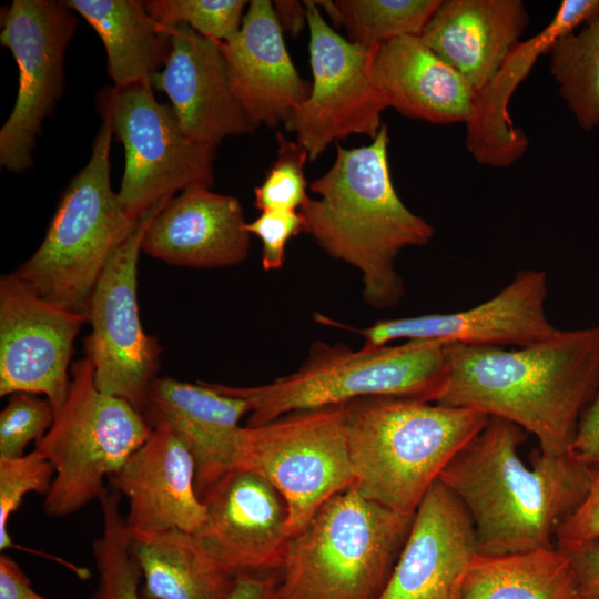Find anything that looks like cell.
Wrapping results in <instances>:
<instances>
[{
  "label": "cell",
  "mask_w": 599,
  "mask_h": 599,
  "mask_svg": "<svg viewBox=\"0 0 599 599\" xmlns=\"http://www.w3.org/2000/svg\"><path fill=\"white\" fill-rule=\"evenodd\" d=\"M448 378L437 404L508 420L548 456L569 453L599 387V325L558 329L524 347L446 344Z\"/></svg>",
  "instance_id": "6da1fadb"
},
{
  "label": "cell",
  "mask_w": 599,
  "mask_h": 599,
  "mask_svg": "<svg viewBox=\"0 0 599 599\" xmlns=\"http://www.w3.org/2000/svg\"><path fill=\"white\" fill-rule=\"evenodd\" d=\"M519 426L488 417L483 429L449 461L438 480L465 506L478 555L502 556L554 548L559 527L583 500L592 478L569 453L520 458Z\"/></svg>",
  "instance_id": "7a4b0ae2"
},
{
  "label": "cell",
  "mask_w": 599,
  "mask_h": 599,
  "mask_svg": "<svg viewBox=\"0 0 599 599\" xmlns=\"http://www.w3.org/2000/svg\"><path fill=\"white\" fill-rule=\"evenodd\" d=\"M388 142L385 124L367 145L344 149L336 142L332 166L311 184L317 197L308 196L300 210L303 232L361 273L363 297L378 309L395 306L404 296L395 266L399 253L428 244L435 234L398 196Z\"/></svg>",
  "instance_id": "3957f363"
},
{
  "label": "cell",
  "mask_w": 599,
  "mask_h": 599,
  "mask_svg": "<svg viewBox=\"0 0 599 599\" xmlns=\"http://www.w3.org/2000/svg\"><path fill=\"white\" fill-rule=\"evenodd\" d=\"M342 405L354 487L406 516L415 514L443 469L488 419L474 409L397 397Z\"/></svg>",
  "instance_id": "277c9868"
},
{
  "label": "cell",
  "mask_w": 599,
  "mask_h": 599,
  "mask_svg": "<svg viewBox=\"0 0 599 599\" xmlns=\"http://www.w3.org/2000/svg\"><path fill=\"white\" fill-rule=\"evenodd\" d=\"M414 515L368 500L354 486L336 494L288 538L272 599H375Z\"/></svg>",
  "instance_id": "5b68a950"
},
{
  "label": "cell",
  "mask_w": 599,
  "mask_h": 599,
  "mask_svg": "<svg viewBox=\"0 0 599 599\" xmlns=\"http://www.w3.org/2000/svg\"><path fill=\"white\" fill-rule=\"evenodd\" d=\"M447 378L446 344L438 341H406L359 351L318 342L296 372L272 383L247 387L204 383L245 399L250 405L246 426H257L295 410L366 397L436 403Z\"/></svg>",
  "instance_id": "8992f818"
},
{
  "label": "cell",
  "mask_w": 599,
  "mask_h": 599,
  "mask_svg": "<svg viewBox=\"0 0 599 599\" xmlns=\"http://www.w3.org/2000/svg\"><path fill=\"white\" fill-rule=\"evenodd\" d=\"M112 135L103 120L90 159L64 190L42 243L13 272L45 301L87 317L100 276L141 220L125 212L112 190Z\"/></svg>",
  "instance_id": "52a82bcc"
},
{
  "label": "cell",
  "mask_w": 599,
  "mask_h": 599,
  "mask_svg": "<svg viewBox=\"0 0 599 599\" xmlns=\"http://www.w3.org/2000/svg\"><path fill=\"white\" fill-rule=\"evenodd\" d=\"M152 426L126 400L101 392L85 356L71 365L69 394L35 449L54 466L44 496V514L63 518L78 512L105 490L116 473L152 434Z\"/></svg>",
  "instance_id": "ba28073f"
},
{
  "label": "cell",
  "mask_w": 599,
  "mask_h": 599,
  "mask_svg": "<svg viewBox=\"0 0 599 599\" xmlns=\"http://www.w3.org/2000/svg\"><path fill=\"white\" fill-rule=\"evenodd\" d=\"M236 468L258 474L280 493L290 534H296L324 502L355 484L343 405L243 427Z\"/></svg>",
  "instance_id": "9c48e42d"
},
{
  "label": "cell",
  "mask_w": 599,
  "mask_h": 599,
  "mask_svg": "<svg viewBox=\"0 0 599 599\" xmlns=\"http://www.w3.org/2000/svg\"><path fill=\"white\" fill-rule=\"evenodd\" d=\"M99 104L103 120L124 146L118 195L133 220L170 201L177 191L212 187L215 148L186 136L171 105L156 100L150 82L108 88Z\"/></svg>",
  "instance_id": "30bf717a"
},
{
  "label": "cell",
  "mask_w": 599,
  "mask_h": 599,
  "mask_svg": "<svg viewBox=\"0 0 599 599\" xmlns=\"http://www.w3.org/2000/svg\"><path fill=\"white\" fill-rule=\"evenodd\" d=\"M74 13L65 1L13 0L2 16L0 42L19 69L16 102L0 130V164L11 173L31 167L43 122L63 92Z\"/></svg>",
  "instance_id": "8fae6325"
},
{
  "label": "cell",
  "mask_w": 599,
  "mask_h": 599,
  "mask_svg": "<svg viewBox=\"0 0 599 599\" xmlns=\"http://www.w3.org/2000/svg\"><path fill=\"white\" fill-rule=\"evenodd\" d=\"M304 3L313 82L307 99L284 128L314 161L337 140L353 134L374 139L387 104L372 72L377 49L349 42L331 27L314 0Z\"/></svg>",
  "instance_id": "7c38bea8"
},
{
  "label": "cell",
  "mask_w": 599,
  "mask_h": 599,
  "mask_svg": "<svg viewBox=\"0 0 599 599\" xmlns=\"http://www.w3.org/2000/svg\"><path fill=\"white\" fill-rule=\"evenodd\" d=\"M169 202V201H167ZM163 202L144 214L116 250L89 301L87 357L97 387L142 412L150 385L158 377L161 347L142 327L138 303V263L146 227Z\"/></svg>",
  "instance_id": "4fadbf2b"
},
{
  "label": "cell",
  "mask_w": 599,
  "mask_h": 599,
  "mask_svg": "<svg viewBox=\"0 0 599 599\" xmlns=\"http://www.w3.org/2000/svg\"><path fill=\"white\" fill-rule=\"evenodd\" d=\"M84 314L45 301L16 274L0 278V396L43 395L57 413L70 389L73 343Z\"/></svg>",
  "instance_id": "5bb4252c"
},
{
  "label": "cell",
  "mask_w": 599,
  "mask_h": 599,
  "mask_svg": "<svg viewBox=\"0 0 599 599\" xmlns=\"http://www.w3.org/2000/svg\"><path fill=\"white\" fill-rule=\"evenodd\" d=\"M544 271H518L490 300L469 309L383 319L359 331L364 346L394 341H438L478 347H524L551 337L555 327L545 309Z\"/></svg>",
  "instance_id": "9a60e30c"
},
{
  "label": "cell",
  "mask_w": 599,
  "mask_h": 599,
  "mask_svg": "<svg viewBox=\"0 0 599 599\" xmlns=\"http://www.w3.org/2000/svg\"><path fill=\"white\" fill-rule=\"evenodd\" d=\"M206 522L195 535L234 577L278 570L291 537L287 506L258 474L236 468L202 500Z\"/></svg>",
  "instance_id": "2e32d148"
},
{
  "label": "cell",
  "mask_w": 599,
  "mask_h": 599,
  "mask_svg": "<svg viewBox=\"0 0 599 599\" xmlns=\"http://www.w3.org/2000/svg\"><path fill=\"white\" fill-rule=\"evenodd\" d=\"M165 31L170 54L150 83L169 97L184 134L216 149L229 136L256 130L233 90L221 42L184 24Z\"/></svg>",
  "instance_id": "e0dca14e"
},
{
  "label": "cell",
  "mask_w": 599,
  "mask_h": 599,
  "mask_svg": "<svg viewBox=\"0 0 599 599\" xmlns=\"http://www.w3.org/2000/svg\"><path fill=\"white\" fill-rule=\"evenodd\" d=\"M477 555L469 514L437 480L416 509L390 577L375 599H453Z\"/></svg>",
  "instance_id": "ac0fdd59"
},
{
  "label": "cell",
  "mask_w": 599,
  "mask_h": 599,
  "mask_svg": "<svg viewBox=\"0 0 599 599\" xmlns=\"http://www.w3.org/2000/svg\"><path fill=\"white\" fill-rule=\"evenodd\" d=\"M194 458L165 424L153 426L148 440L108 479L128 499L131 534L181 530L199 532L206 507L195 488Z\"/></svg>",
  "instance_id": "d6986e66"
},
{
  "label": "cell",
  "mask_w": 599,
  "mask_h": 599,
  "mask_svg": "<svg viewBox=\"0 0 599 599\" xmlns=\"http://www.w3.org/2000/svg\"><path fill=\"white\" fill-rule=\"evenodd\" d=\"M248 413L245 399L219 393L204 382L190 384L166 376L152 382L141 412L152 428L165 424L186 445L195 461V488L202 500L236 469L240 420Z\"/></svg>",
  "instance_id": "ffe728a7"
},
{
  "label": "cell",
  "mask_w": 599,
  "mask_h": 599,
  "mask_svg": "<svg viewBox=\"0 0 599 599\" xmlns=\"http://www.w3.org/2000/svg\"><path fill=\"white\" fill-rule=\"evenodd\" d=\"M270 0L248 2L240 31L221 42L233 90L256 128L274 129L307 99Z\"/></svg>",
  "instance_id": "44dd1931"
},
{
  "label": "cell",
  "mask_w": 599,
  "mask_h": 599,
  "mask_svg": "<svg viewBox=\"0 0 599 599\" xmlns=\"http://www.w3.org/2000/svg\"><path fill=\"white\" fill-rule=\"evenodd\" d=\"M250 235L236 197L193 187L172 197L151 220L142 252L175 266L229 267L247 258Z\"/></svg>",
  "instance_id": "7402d4cb"
},
{
  "label": "cell",
  "mask_w": 599,
  "mask_h": 599,
  "mask_svg": "<svg viewBox=\"0 0 599 599\" xmlns=\"http://www.w3.org/2000/svg\"><path fill=\"white\" fill-rule=\"evenodd\" d=\"M599 17V0H564L539 33L518 42L494 78L479 91L466 122V148L481 165L506 167L528 148L526 134L512 124L508 103L538 57L547 54L560 37L575 32Z\"/></svg>",
  "instance_id": "603a6c76"
},
{
  "label": "cell",
  "mask_w": 599,
  "mask_h": 599,
  "mask_svg": "<svg viewBox=\"0 0 599 599\" xmlns=\"http://www.w3.org/2000/svg\"><path fill=\"white\" fill-rule=\"evenodd\" d=\"M528 23L521 0H446L419 38L477 92L520 42Z\"/></svg>",
  "instance_id": "cb8c5ba5"
},
{
  "label": "cell",
  "mask_w": 599,
  "mask_h": 599,
  "mask_svg": "<svg viewBox=\"0 0 599 599\" xmlns=\"http://www.w3.org/2000/svg\"><path fill=\"white\" fill-rule=\"evenodd\" d=\"M374 80L387 104L404 116L437 124L467 122L476 91L419 37H402L379 47Z\"/></svg>",
  "instance_id": "d4e9b609"
},
{
  "label": "cell",
  "mask_w": 599,
  "mask_h": 599,
  "mask_svg": "<svg viewBox=\"0 0 599 599\" xmlns=\"http://www.w3.org/2000/svg\"><path fill=\"white\" fill-rule=\"evenodd\" d=\"M144 583L143 599H230L236 577L224 569L195 534L181 530L131 534Z\"/></svg>",
  "instance_id": "484cf974"
},
{
  "label": "cell",
  "mask_w": 599,
  "mask_h": 599,
  "mask_svg": "<svg viewBox=\"0 0 599 599\" xmlns=\"http://www.w3.org/2000/svg\"><path fill=\"white\" fill-rule=\"evenodd\" d=\"M99 34L114 87L150 82L165 64L170 37L139 0H68Z\"/></svg>",
  "instance_id": "4316f807"
},
{
  "label": "cell",
  "mask_w": 599,
  "mask_h": 599,
  "mask_svg": "<svg viewBox=\"0 0 599 599\" xmlns=\"http://www.w3.org/2000/svg\"><path fill=\"white\" fill-rule=\"evenodd\" d=\"M453 599H578V595L569 557L554 547L477 555Z\"/></svg>",
  "instance_id": "83f0119b"
},
{
  "label": "cell",
  "mask_w": 599,
  "mask_h": 599,
  "mask_svg": "<svg viewBox=\"0 0 599 599\" xmlns=\"http://www.w3.org/2000/svg\"><path fill=\"white\" fill-rule=\"evenodd\" d=\"M549 71L583 131L599 126V17L549 48Z\"/></svg>",
  "instance_id": "f1b7e54d"
},
{
  "label": "cell",
  "mask_w": 599,
  "mask_h": 599,
  "mask_svg": "<svg viewBox=\"0 0 599 599\" xmlns=\"http://www.w3.org/2000/svg\"><path fill=\"white\" fill-rule=\"evenodd\" d=\"M338 28L366 50L402 37H419L441 0H337Z\"/></svg>",
  "instance_id": "f546056e"
},
{
  "label": "cell",
  "mask_w": 599,
  "mask_h": 599,
  "mask_svg": "<svg viewBox=\"0 0 599 599\" xmlns=\"http://www.w3.org/2000/svg\"><path fill=\"white\" fill-rule=\"evenodd\" d=\"M99 501L103 527L92 544L98 583L91 599H143L139 591L142 570L131 549L120 495L105 488Z\"/></svg>",
  "instance_id": "4dcf8cb0"
},
{
  "label": "cell",
  "mask_w": 599,
  "mask_h": 599,
  "mask_svg": "<svg viewBox=\"0 0 599 599\" xmlns=\"http://www.w3.org/2000/svg\"><path fill=\"white\" fill-rule=\"evenodd\" d=\"M148 13L161 26H187L197 33L226 42L242 26L245 0H148Z\"/></svg>",
  "instance_id": "1f68e13d"
},
{
  "label": "cell",
  "mask_w": 599,
  "mask_h": 599,
  "mask_svg": "<svg viewBox=\"0 0 599 599\" xmlns=\"http://www.w3.org/2000/svg\"><path fill=\"white\" fill-rule=\"evenodd\" d=\"M277 154L261 185L254 189V205L268 210L300 211L306 202L304 165L308 161L305 149L276 132Z\"/></svg>",
  "instance_id": "d6a6232c"
},
{
  "label": "cell",
  "mask_w": 599,
  "mask_h": 599,
  "mask_svg": "<svg viewBox=\"0 0 599 599\" xmlns=\"http://www.w3.org/2000/svg\"><path fill=\"white\" fill-rule=\"evenodd\" d=\"M54 475V466L35 448L18 458H0V550L23 549L9 535V519L29 493L45 496Z\"/></svg>",
  "instance_id": "836d02e7"
},
{
  "label": "cell",
  "mask_w": 599,
  "mask_h": 599,
  "mask_svg": "<svg viewBox=\"0 0 599 599\" xmlns=\"http://www.w3.org/2000/svg\"><path fill=\"white\" fill-rule=\"evenodd\" d=\"M47 398L30 393L10 395L0 413V458H18L31 441L38 443L54 420Z\"/></svg>",
  "instance_id": "e575fe53"
},
{
  "label": "cell",
  "mask_w": 599,
  "mask_h": 599,
  "mask_svg": "<svg viewBox=\"0 0 599 599\" xmlns=\"http://www.w3.org/2000/svg\"><path fill=\"white\" fill-rule=\"evenodd\" d=\"M246 231L262 242V267L278 271L284 265L288 241L303 232V219L300 211H263L254 221L246 223Z\"/></svg>",
  "instance_id": "d590c367"
},
{
  "label": "cell",
  "mask_w": 599,
  "mask_h": 599,
  "mask_svg": "<svg viewBox=\"0 0 599 599\" xmlns=\"http://www.w3.org/2000/svg\"><path fill=\"white\" fill-rule=\"evenodd\" d=\"M596 540H599V469L592 471L583 500L562 522L555 537L556 547L565 551Z\"/></svg>",
  "instance_id": "8d00e7d4"
},
{
  "label": "cell",
  "mask_w": 599,
  "mask_h": 599,
  "mask_svg": "<svg viewBox=\"0 0 599 599\" xmlns=\"http://www.w3.org/2000/svg\"><path fill=\"white\" fill-rule=\"evenodd\" d=\"M569 454L588 467L599 465V387L579 420Z\"/></svg>",
  "instance_id": "74e56055"
},
{
  "label": "cell",
  "mask_w": 599,
  "mask_h": 599,
  "mask_svg": "<svg viewBox=\"0 0 599 599\" xmlns=\"http://www.w3.org/2000/svg\"><path fill=\"white\" fill-rule=\"evenodd\" d=\"M565 552L575 572L578 599H599V540Z\"/></svg>",
  "instance_id": "f35d334b"
},
{
  "label": "cell",
  "mask_w": 599,
  "mask_h": 599,
  "mask_svg": "<svg viewBox=\"0 0 599 599\" xmlns=\"http://www.w3.org/2000/svg\"><path fill=\"white\" fill-rule=\"evenodd\" d=\"M0 599H51L38 593L16 560L0 556Z\"/></svg>",
  "instance_id": "ab89813d"
},
{
  "label": "cell",
  "mask_w": 599,
  "mask_h": 599,
  "mask_svg": "<svg viewBox=\"0 0 599 599\" xmlns=\"http://www.w3.org/2000/svg\"><path fill=\"white\" fill-rule=\"evenodd\" d=\"M277 22L283 33L296 38L307 27V13L304 1L276 0L272 1Z\"/></svg>",
  "instance_id": "60d3db41"
},
{
  "label": "cell",
  "mask_w": 599,
  "mask_h": 599,
  "mask_svg": "<svg viewBox=\"0 0 599 599\" xmlns=\"http://www.w3.org/2000/svg\"><path fill=\"white\" fill-rule=\"evenodd\" d=\"M276 581V572L240 576L230 599H272Z\"/></svg>",
  "instance_id": "b9f144b4"
}]
</instances>
